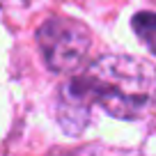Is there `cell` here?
I'll list each match as a JSON object with an SVG mask.
<instances>
[{"mask_svg":"<svg viewBox=\"0 0 156 156\" xmlns=\"http://www.w3.org/2000/svg\"><path fill=\"white\" fill-rule=\"evenodd\" d=\"M156 97V71L131 55H103L71 78L60 97V124L73 131L78 115L99 106L117 119H138Z\"/></svg>","mask_w":156,"mask_h":156,"instance_id":"1","label":"cell"},{"mask_svg":"<svg viewBox=\"0 0 156 156\" xmlns=\"http://www.w3.org/2000/svg\"><path fill=\"white\" fill-rule=\"evenodd\" d=\"M37 41L46 64L58 73L76 71L90 51V32L85 25L64 16L46 21L37 32Z\"/></svg>","mask_w":156,"mask_h":156,"instance_id":"2","label":"cell"},{"mask_svg":"<svg viewBox=\"0 0 156 156\" xmlns=\"http://www.w3.org/2000/svg\"><path fill=\"white\" fill-rule=\"evenodd\" d=\"M133 28H136V34L149 46V51L156 55V14H149V12H142V14L133 16Z\"/></svg>","mask_w":156,"mask_h":156,"instance_id":"3","label":"cell"}]
</instances>
